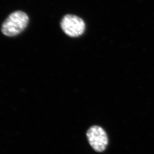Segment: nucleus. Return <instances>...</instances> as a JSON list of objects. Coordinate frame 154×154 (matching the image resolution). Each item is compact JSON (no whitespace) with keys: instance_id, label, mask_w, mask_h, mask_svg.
Returning <instances> with one entry per match:
<instances>
[{"instance_id":"f257e3e1","label":"nucleus","mask_w":154,"mask_h":154,"mask_svg":"<svg viewBox=\"0 0 154 154\" xmlns=\"http://www.w3.org/2000/svg\"><path fill=\"white\" fill-rule=\"evenodd\" d=\"M29 20V17L25 13L15 11L11 14L2 24V33L6 36H16L26 28Z\"/></svg>"},{"instance_id":"f03ea898","label":"nucleus","mask_w":154,"mask_h":154,"mask_svg":"<svg viewBox=\"0 0 154 154\" xmlns=\"http://www.w3.org/2000/svg\"><path fill=\"white\" fill-rule=\"evenodd\" d=\"M89 143L95 151L103 152L108 144V138L105 130L101 127L93 126L87 132Z\"/></svg>"},{"instance_id":"7ed1b4c3","label":"nucleus","mask_w":154,"mask_h":154,"mask_svg":"<svg viewBox=\"0 0 154 154\" xmlns=\"http://www.w3.org/2000/svg\"><path fill=\"white\" fill-rule=\"evenodd\" d=\"M62 29L66 35L71 37H77L83 34L85 24L82 19L75 15H67L62 20Z\"/></svg>"}]
</instances>
